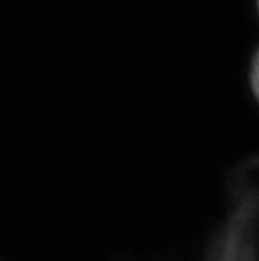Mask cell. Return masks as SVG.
Returning a JSON list of instances; mask_svg holds the SVG:
<instances>
[{"label":"cell","instance_id":"1","mask_svg":"<svg viewBox=\"0 0 259 261\" xmlns=\"http://www.w3.org/2000/svg\"><path fill=\"white\" fill-rule=\"evenodd\" d=\"M228 215L205 261H259V156L229 175Z\"/></svg>","mask_w":259,"mask_h":261},{"label":"cell","instance_id":"2","mask_svg":"<svg viewBox=\"0 0 259 261\" xmlns=\"http://www.w3.org/2000/svg\"><path fill=\"white\" fill-rule=\"evenodd\" d=\"M251 88L254 92V97L259 102V52L256 54L253 60V67H251Z\"/></svg>","mask_w":259,"mask_h":261}]
</instances>
